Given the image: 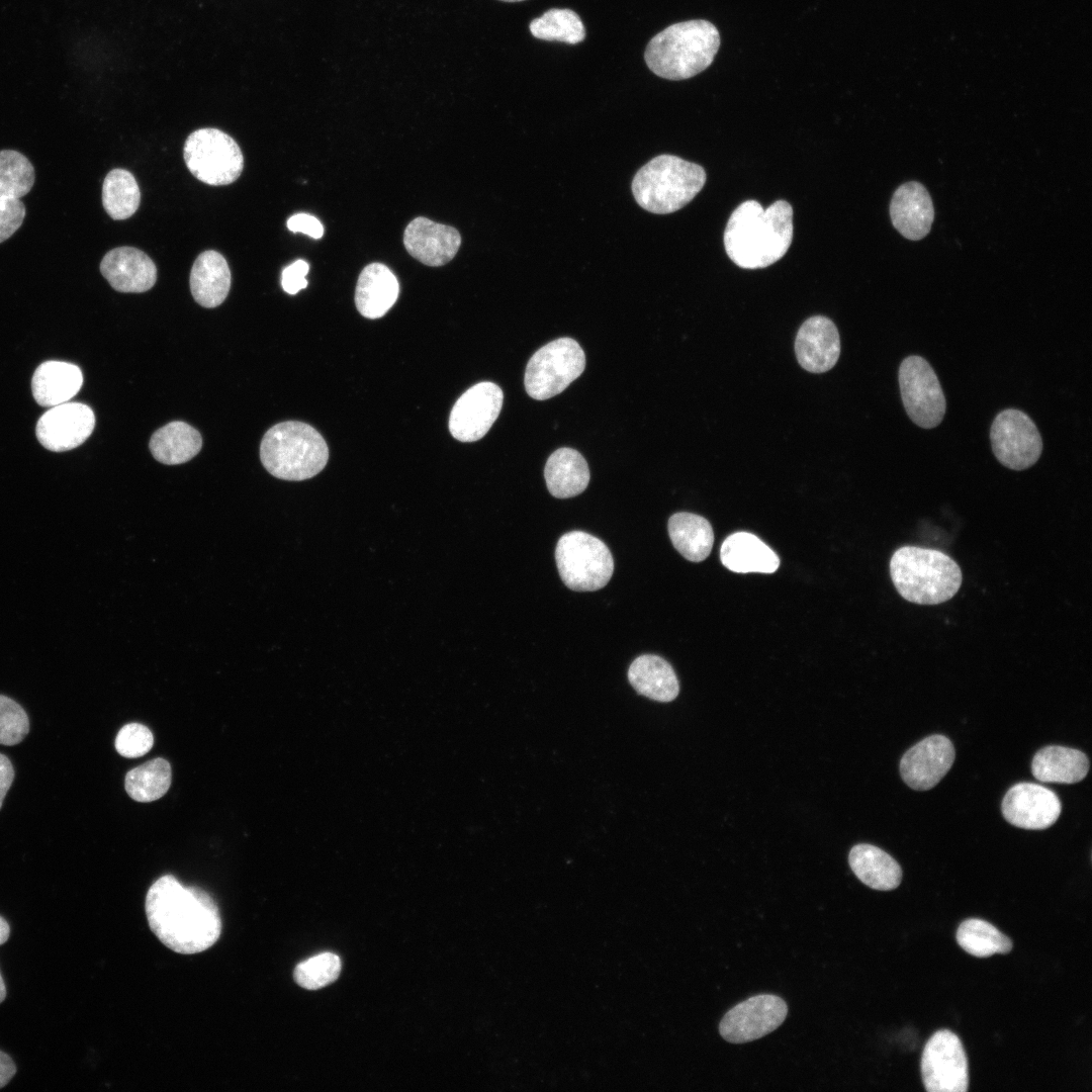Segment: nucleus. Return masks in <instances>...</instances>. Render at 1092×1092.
Wrapping results in <instances>:
<instances>
[{"label": "nucleus", "instance_id": "obj_1", "mask_svg": "<svg viewBox=\"0 0 1092 1092\" xmlns=\"http://www.w3.org/2000/svg\"><path fill=\"white\" fill-rule=\"evenodd\" d=\"M145 909L153 933L175 952L204 951L220 936L221 920L213 899L199 888L184 887L171 875L150 887Z\"/></svg>", "mask_w": 1092, "mask_h": 1092}, {"label": "nucleus", "instance_id": "obj_2", "mask_svg": "<svg viewBox=\"0 0 1092 1092\" xmlns=\"http://www.w3.org/2000/svg\"><path fill=\"white\" fill-rule=\"evenodd\" d=\"M793 209L785 200L763 208L755 200L742 202L730 215L724 247L744 269L767 267L785 256L793 239Z\"/></svg>", "mask_w": 1092, "mask_h": 1092}, {"label": "nucleus", "instance_id": "obj_3", "mask_svg": "<svg viewBox=\"0 0 1092 1092\" xmlns=\"http://www.w3.org/2000/svg\"><path fill=\"white\" fill-rule=\"evenodd\" d=\"M720 47L717 27L704 19L674 23L648 42L644 59L657 76L668 80L692 78L713 62Z\"/></svg>", "mask_w": 1092, "mask_h": 1092}, {"label": "nucleus", "instance_id": "obj_4", "mask_svg": "<svg viewBox=\"0 0 1092 1092\" xmlns=\"http://www.w3.org/2000/svg\"><path fill=\"white\" fill-rule=\"evenodd\" d=\"M890 574L899 595L918 605L950 600L963 580L959 564L945 553L909 545L893 553Z\"/></svg>", "mask_w": 1092, "mask_h": 1092}, {"label": "nucleus", "instance_id": "obj_5", "mask_svg": "<svg viewBox=\"0 0 1092 1092\" xmlns=\"http://www.w3.org/2000/svg\"><path fill=\"white\" fill-rule=\"evenodd\" d=\"M263 466L273 476L290 481L313 477L326 466L329 449L323 436L311 426L297 421L270 428L260 445Z\"/></svg>", "mask_w": 1092, "mask_h": 1092}, {"label": "nucleus", "instance_id": "obj_6", "mask_svg": "<svg viewBox=\"0 0 1092 1092\" xmlns=\"http://www.w3.org/2000/svg\"><path fill=\"white\" fill-rule=\"evenodd\" d=\"M705 182L706 172L700 165L673 155H660L637 171L632 192L643 209L667 214L693 200Z\"/></svg>", "mask_w": 1092, "mask_h": 1092}, {"label": "nucleus", "instance_id": "obj_7", "mask_svg": "<svg viewBox=\"0 0 1092 1092\" xmlns=\"http://www.w3.org/2000/svg\"><path fill=\"white\" fill-rule=\"evenodd\" d=\"M555 560L564 584L576 592L604 587L614 571L613 556L607 545L582 531H571L559 538Z\"/></svg>", "mask_w": 1092, "mask_h": 1092}, {"label": "nucleus", "instance_id": "obj_8", "mask_svg": "<svg viewBox=\"0 0 1092 1092\" xmlns=\"http://www.w3.org/2000/svg\"><path fill=\"white\" fill-rule=\"evenodd\" d=\"M585 367L579 344L570 338L556 339L530 358L525 371V388L534 399L544 400L562 392Z\"/></svg>", "mask_w": 1092, "mask_h": 1092}, {"label": "nucleus", "instance_id": "obj_9", "mask_svg": "<svg viewBox=\"0 0 1092 1092\" xmlns=\"http://www.w3.org/2000/svg\"><path fill=\"white\" fill-rule=\"evenodd\" d=\"M184 160L194 177L213 186L235 182L244 168L240 147L217 128L193 131L184 145Z\"/></svg>", "mask_w": 1092, "mask_h": 1092}, {"label": "nucleus", "instance_id": "obj_10", "mask_svg": "<svg viewBox=\"0 0 1092 1092\" xmlns=\"http://www.w3.org/2000/svg\"><path fill=\"white\" fill-rule=\"evenodd\" d=\"M898 380L902 402L910 420L923 429L937 427L945 415L946 401L928 361L918 355L904 358Z\"/></svg>", "mask_w": 1092, "mask_h": 1092}, {"label": "nucleus", "instance_id": "obj_11", "mask_svg": "<svg viewBox=\"0 0 1092 1092\" xmlns=\"http://www.w3.org/2000/svg\"><path fill=\"white\" fill-rule=\"evenodd\" d=\"M990 441L997 460L1021 471L1034 465L1042 452V439L1033 421L1022 411L1006 408L991 425Z\"/></svg>", "mask_w": 1092, "mask_h": 1092}, {"label": "nucleus", "instance_id": "obj_12", "mask_svg": "<svg viewBox=\"0 0 1092 1092\" xmlns=\"http://www.w3.org/2000/svg\"><path fill=\"white\" fill-rule=\"evenodd\" d=\"M921 1075L928 1092H965L969 1086L968 1059L959 1036L940 1029L926 1042Z\"/></svg>", "mask_w": 1092, "mask_h": 1092}, {"label": "nucleus", "instance_id": "obj_13", "mask_svg": "<svg viewBox=\"0 0 1092 1092\" xmlns=\"http://www.w3.org/2000/svg\"><path fill=\"white\" fill-rule=\"evenodd\" d=\"M787 1014V1003L781 997L758 994L728 1010L720 1021L719 1032L731 1043L752 1041L777 1029Z\"/></svg>", "mask_w": 1092, "mask_h": 1092}, {"label": "nucleus", "instance_id": "obj_14", "mask_svg": "<svg viewBox=\"0 0 1092 1092\" xmlns=\"http://www.w3.org/2000/svg\"><path fill=\"white\" fill-rule=\"evenodd\" d=\"M503 399L502 388L493 382H479L467 389L451 411V435L461 442L481 439L497 419Z\"/></svg>", "mask_w": 1092, "mask_h": 1092}, {"label": "nucleus", "instance_id": "obj_15", "mask_svg": "<svg viewBox=\"0 0 1092 1092\" xmlns=\"http://www.w3.org/2000/svg\"><path fill=\"white\" fill-rule=\"evenodd\" d=\"M93 411L80 402H64L52 406L38 420L35 434L48 450L63 452L83 444L93 432Z\"/></svg>", "mask_w": 1092, "mask_h": 1092}, {"label": "nucleus", "instance_id": "obj_16", "mask_svg": "<svg viewBox=\"0 0 1092 1092\" xmlns=\"http://www.w3.org/2000/svg\"><path fill=\"white\" fill-rule=\"evenodd\" d=\"M1001 810L1011 825L1029 830L1051 827L1060 817L1062 804L1052 790L1033 783H1019L1005 794Z\"/></svg>", "mask_w": 1092, "mask_h": 1092}, {"label": "nucleus", "instance_id": "obj_17", "mask_svg": "<svg viewBox=\"0 0 1092 1092\" xmlns=\"http://www.w3.org/2000/svg\"><path fill=\"white\" fill-rule=\"evenodd\" d=\"M954 756L953 744L946 736H928L904 753L900 761L901 777L913 790H929L946 775Z\"/></svg>", "mask_w": 1092, "mask_h": 1092}, {"label": "nucleus", "instance_id": "obj_18", "mask_svg": "<svg viewBox=\"0 0 1092 1092\" xmlns=\"http://www.w3.org/2000/svg\"><path fill=\"white\" fill-rule=\"evenodd\" d=\"M403 244L415 259L436 267L447 264L455 257L461 245V237L452 226L420 216L405 228Z\"/></svg>", "mask_w": 1092, "mask_h": 1092}, {"label": "nucleus", "instance_id": "obj_19", "mask_svg": "<svg viewBox=\"0 0 1092 1092\" xmlns=\"http://www.w3.org/2000/svg\"><path fill=\"white\" fill-rule=\"evenodd\" d=\"M795 352L801 367L813 373L830 370L840 354V339L831 320L815 315L803 323L795 341Z\"/></svg>", "mask_w": 1092, "mask_h": 1092}, {"label": "nucleus", "instance_id": "obj_20", "mask_svg": "<svg viewBox=\"0 0 1092 1092\" xmlns=\"http://www.w3.org/2000/svg\"><path fill=\"white\" fill-rule=\"evenodd\" d=\"M894 228L906 239L919 241L930 232L934 218L933 203L927 189L917 181L900 185L890 202Z\"/></svg>", "mask_w": 1092, "mask_h": 1092}, {"label": "nucleus", "instance_id": "obj_21", "mask_svg": "<svg viewBox=\"0 0 1092 1092\" xmlns=\"http://www.w3.org/2000/svg\"><path fill=\"white\" fill-rule=\"evenodd\" d=\"M100 272L111 287L120 292L147 291L157 279V268L152 259L132 247H119L106 253L100 263Z\"/></svg>", "mask_w": 1092, "mask_h": 1092}, {"label": "nucleus", "instance_id": "obj_22", "mask_svg": "<svg viewBox=\"0 0 1092 1092\" xmlns=\"http://www.w3.org/2000/svg\"><path fill=\"white\" fill-rule=\"evenodd\" d=\"M398 292L397 279L388 267L380 263L369 264L357 281L356 307L367 318L381 317L394 304Z\"/></svg>", "mask_w": 1092, "mask_h": 1092}, {"label": "nucleus", "instance_id": "obj_23", "mask_svg": "<svg viewBox=\"0 0 1092 1092\" xmlns=\"http://www.w3.org/2000/svg\"><path fill=\"white\" fill-rule=\"evenodd\" d=\"M722 564L738 573H772L780 565L778 555L758 537L748 532L728 536L720 548Z\"/></svg>", "mask_w": 1092, "mask_h": 1092}, {"label": "nucleus", "instance_id": "obj_24", "mask_svg": "<svg viewBox=\"0 0 1092 1092\" xmlns=\"http://www.w3.org/2000/svg\"><path fill=\"white\" fill-rule=\"evenodd\" d=\"M83 384L81 369L72 363L47 361L32 376L31 388L35 401L41 406H55L69 401Z\"/></svg>", "mask_w": 1092, "mask_h": 1092}, {"label": "nucleus", "instance_id": "obj_25", "mask_svg": "<svg viewBox=\"0 0 1092 1092\" xmlns=\"http://www.w3.org/2000/svg\"><path fill=\"white\" fill-rule=\"evenodd\" d=\"M231 288V271L224 257L213 250L201 253L190 272V290L197 303L215 307L223 302Z\"/></svg>", "mask_w": 1092, "mask_h": 1092}, {"label": "nucleus", "instance_id": "obj_26", "mask_svg": "<svg viewBox=\"0 0 1092 1092\" xmlns=\"http://www.w3.org/2000/svg\"><path fill=\"white\" fill-rule=\"evenodd\" d=\"M544 477L549 492L557 498L581 493L589 482V469L582 455L571 448H560L548 458Z\"/></svg>", "mask_w": 1092, "mask_h": 1092}, {"label": "nucleus", "instance_id": "obj_27", "mask_svg": "<svg viewBox=\"0 0 1092 1092\" xmlns=\"http://www.w3.org/2000/svg\"><path fill=\"white\" fill-rule=\"evenodd\" d=\"M628 679L637 693L657 702H670L679 692L671 665L653 654L634 659L628 670Z\"/></svg>", "mask_w": 1092, "mask_h": 1092}, {"label": "nucleus", "instance_id": "obj_28", "mask_svg": "<svg viewBox=\"0 0 1092 1092\" xmlns=\"http://www.w3.org/2000/svg\"><path fill=\"white\" fill-rule=\"evenodd\" d=\"M1089 770L1087 755L1074 748L1049 745L1033 756L1031 771L1043 783L1075 784L1082 781Z\"/></svg>", "mask_w": 1092, "mask_h": 1092}, {"label": "nucleus", "instance_id": "obj_29", "mask_svg": "<svg viewBox=\"0 0 1092 1092\" xmlns=\"http://www.w3.org/2000/svg\"><path fill=\"white\" fill-rule=\"evenodd\" d=\"M854 875L868 887L879 891L896 889L902 880L900 864L883 849L867 843L854 845L848 854Z\"/></svg>", "mask_w": 1092, "mask_h": 1092}, {"label": "nucleus", "instance_id": "obj_30", "mask_svg": "<svg viewBox=\"0 0 1092 1092\" xmlns=\"http://www.w3.org/2000/svg\"><path fill=\"white\" fill-rule=\"evenodd\" d=\"M200 433L190 425L175 421L157 430L151 437L150 450L154 458L167 465L189 461L200 451Z\"/></svg>", "mask_w": 1092, "mask_h": 1092}, {"label": "nucleus", "instance_id": "obj_31", "mask_svg": "<svg viewBox=\"0 0 1092 1092\" xmlns=\"http://www.w3.org/2000/svg\"><path fill=\"white\" fill-rule=\"evenodd\" d=\"M668 534L674 548L690 561H703L712 550V526L699 515L685 512L672 515L668 520Z\"/></svg>", "mask_w": 1092, "mask_h": 1092}, {"label": "nucleus", "instance_id": "obj_32", "mask_svg": "<svg viewBox=\"0 0 1092 1092\" xmlns=\"http://www.w3.org/2000/svg\"><path fill=\"white\" fill-rule=\"evenodd\" d=\"M956 937L964 950L978 958L1007 953L1012 949V941L1008 936L991 923L979 918L964 920L957 930Z\"/></svg>", "mask_w": 1092, "mask_h": 1092}, {"label": "nucleus", "instance_id": "obj_33", "mask_svg": "<svg viewBox=\"0 0 1092 1092\" xmlns=\"http://www.w3.org/2000/svg\"><path fill=\"white\" fill-rule=\"evenodd\" d=\"M141 193L133 175L124 169H113L102 186V203L113 219L130 217L139 208Z\"/></svg>", "mask_w": 1092, "mask_h": 1092}, {"label": "nucleus", "instance_id": "obj_34", "mask_svg": "<svg viewBox=\"0 0 1092 1092\" xmlns=\"http://www.w3.org/2000/svg\"><path fill=\"white\" fill-rule=\"evenodd\" d=\"M125 790L138 802H151L164 796L171 785V766L164 758H155L126 774Z\"/></svg>", "mask_w": 1092, "mask_h": 1092}, {"label": "nucleus", "instance_id": "obj_35", "mask_svg": "<svg viewBox=\"0 0 1092 1092\" xmlns=\"http://www.w3.org/2000/svg\"><path fill=\"white\" fill-rule=\"evenodd\" d=\"M529 29L533 36L544 40H557L569 44L582 41L584 25L571 9L553 8L531 21Z\"/></svg>", "mask_w": 1092, "mask_h": 1092}, {"label": "nucleus", "instance_id": "obj_36", "mask_svg": "<svg viewBox=\"0 0 1092 1092\" xmlns=\"http://www.w3.org/2000/svg\"><path fill=\"white\" fill-rule=\"evenodd\" d=\"M34 169L30 161L14 150L0 151V196L20 198L34 184Z\"/></svg>", "mask_w": 1092, "mask_h": 1092}, {"label": "nucleus", "instance_id": "obj_37", "mask_svg": "<svg viewBox=\"0 0 1092 1092\" xmlns=\"http://www.w3.org/2000/svg\"><path fill=\"white\" fill-rule=\"evenodd\" d=\"M341 968V959L336 953L322 952L299 963L293 978L300 987L316 990L336 981Z\"/></svg>", "mask_w": 1092, "mask_h": 1092}, {"label": "nucleus", "instance_id": "obj_38", "mask_svg": "<svg viewBox=\"0 0 1092 1092\" xmlns=\"http://www.w3.org/2000/svg\"><path fill=\"white\" fill-rule=\"evenodd\" d=\"M28 731L29 721L22 707L12 699L0 695V744H18Z\"/></svg>", "mask_w": 1092, "mask_h": 1092}, {"label": "nucleus", "instance_id": "obj_39", "mask_svg": "<svg viewBox=\"0 0 1092 1092\" xmlns=\"http://www.w3.org/2000/svg\"><path fill=\"white\" fill-rule=\"evenodd\" d=\"M154 744L150 729L140 723H129L121 727L115 738V748L124 757L134 758L145 755Z\"/></svg>", "mask_w": 1092, "mask_h": 1092}, {"label": "nucleus", "instance_id": "obj_40", "mask_svg": "<svg viewBox=\"0 0 1092 1092\" xmlns=\"http://www.w3.org/2000/svg\"><path fill=\"white\" fill-rule=\"evenodd\" d=\"M25 213V206L19 198L0 196V243L21 226Z\"/></svg>", "mask_w": 1092, "mask_h": 1092}, {"label": "nucleus", "instance_id": "obj_41", "mask_svg": "<svg viewBox=\"0 0 1092 1092\" xmlns=\"http://www.w3.org/2000/svg\"><path fill=\"white\" fill-rule=\"evenodd\" d=\"M309 271V265L304 260H296L282 271L281 284L289 294H296L307 286L305 275Z\"/></svg>", "mask_w": 1092, "mask_h": 1092}, {"label": "nucleus", "instance_id": "obj_42", "mask_svg": "<svg viewBox=\"0 0 1092 1092\" xmlns=\"http://www.w3.org/2000/svg\"><path fill=\"white\" fill-rule=\"evenodd\" d=\"M287 228L293 233H302L313 239H321L324 235V226L321 221L307 213H297L287 220Z\"/></svg>", "mask_w": 1092, "mask_h": 1092}, {"label": "nucleus", "instance_id": "obj_43", "mask_svg": "<svg viewBox=\"0 0 1092 1092\" xmlns=\"http://www.w3.org/2000/svg\"><path fill=\"white\" fill-rule=\"evenodd\" d=\"M14 779L12 763L4 754L0 753V809L3 800Z\"/></svg>", "mask_w": 1092, "mask_h": 1092}, {"label": "nucleus", "instance_id": "obj_44", "mask_svg": "<svg viewBox=\"0 0 1092 1092\" xmlns=\"http://www.w3.org/2000/svg\"><path fill=\"white\" fill-rule=\"evenodd\" d=\"M16 1073V1067L11 1058L0 1051V1088L4 1087Z\"/></svg>", "mask_w": 1092, "mask_h": 1092}, {"label": "nucleus", "instance_id": "obj_45", "mask_svg": "<svg viewBox=\"0 0 1092 1092\" xmlns=\"http://www.w3.org/2000/svg\"><path fill=\"white\" fill-rule=\"evenodd\" d=\"M10 933L8 922L0 916V944L7 941Z\"/></svg>", "mask_w": 1092, "mask_h": 1092}, {"label": "nucleus", "instance_id": "obj_46", "mask_svg": "<svg viewBox=\"0 0 1092 1092\" xmlns=\"http://www.w3.org/2000/svg\"><path fill=\"white\" fill-rule=\"evenodd\" d=\"M5 997H6V987H5L4 981L2 979V976L0 974V1003L5 999Z\"/></svg>", "mask_w": 1092, "mask_h": 1092}, {"label": "nucleus", "instance_id": "obj_47", "mask_svg": "<svg viewBox=\"0 0 1092 1092\" xmlns=\"http://www.w3.org/2000/svg\"><path fill=\"white\" fill-rule=\"evenodd\" d=\"M500 1H504V2H519V1H524V0H500Z\"/></svg>", "mask_w": 1092, "mask_h": 1092}]
</instances>
